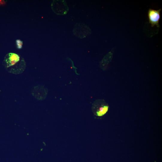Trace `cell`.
<instances>
[{
  "instance_id": "6",
  "label": "cell",
  "mask_w": 162,
  "mask_h": 162,
  "mask_svg": "<svg viewBox=\"0 0 162 162\" xmlns=\"http://www.w3.org/2000/svg\"><path fill=\"white\" fill-rule=\"evenodd\" d=\"M16 43L17 48L19 49H21L23 45V42L20 40H17L16 41Z\"/></svg>"
},
{
  "instance_id": "3",
  "label": "cell",
  "mask_w": 162,
  "mask_h": 162,
  "mask_svg": "<svg viewBox=\"0 0 162 162\" xmlns=\"http://www.w3.org/2000/svg\"><path fill=\"white\" fill-rule=\"evenodd\" d=\"M74 34L77 37L83 39L89 36L91 31L87 25L81 23H77L73 31Z\"/></svg>"
},
{
  "instance_id": "1",
  "label": "cell",
  "mask_w": 162,
  "mask_h": 162,
  "mask_svg": "<svg viewBox=\"0 0 162 162\" xmlns=\"http://www.w3.org/2000/svg\"><path fill=\"white\" fill-rule=\"evenodd\" d=\"M4 61L6 69L8 72L12 74H22L25 69V61L23 58L16 54H8L6 56Z\"/></svg>"
},
{
  "instance_id": "4",
  "label": "cell",
  "mask_w": 162,
  "mask_h": 162,
  "mask_svg": "<svg viewBox=\"0 0 162 162\" xmlns=\"http://www.w3.org/2000/svg\"><path fill=\"white\" fill-rule=\"evenodd\" d=\"M161 9L155 10L149 9L148 12V17L149 23L152 27L155 26L158 28L160 27L159 21L160 19Z\"/></svg>"
},
{
  "instance_id": "7",
  "label": "cell",
  "mask_w": 162,
  "mask_h": 162,
  "mask_svg": "<svg viewBox=\"0 0 162 162\" xmlns=\"http://www.w3.org/2000/svg\"><path fill=\"white\" fill-rule=\"evenodd\" d=\"M6 2L4 1H2V0H0V5H4L5 4Z\"/></svg>"
},
{
  "instance_id": "2",
  "label": "cell",
  "mask_w": 162,
  "mask_h": 162,
  "mask_svg": "<svg viewBox=\"0 0 162 162\" xmlns=\"http://www.w3.org/2000/svg\"><path fill=\"white\" fill-rule=\"evenodd\" d=\"M51 7L53 11L56 14L60 16L66 15L69 10L66 1L64 0L53 1Z\"/></svg>"
},
{
  "instance_id": "5",
  "label": "cell",
  "mask_w": 162,
  "mask_h": 162,
  "mask_svg": "<svg viewBox=\"0 0 162 162\" xmlns=\"http://www.w3.org/2000/svg\"><path fill=\"white\" fill-rule=\"evenodd\" d=\"M109 107L104 105L100 108L99 110L96 112V115L99 116H102L108 112Z\"/></svg>"
}]
</instances>
